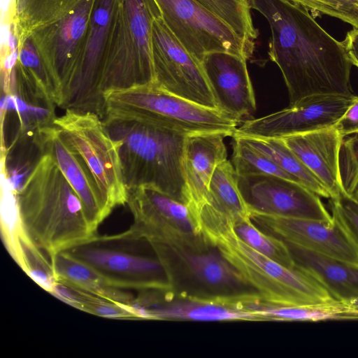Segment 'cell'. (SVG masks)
I'll use <instances>...</instances> for the list:
<instances>
[{
	"label": "cell",
	"mask_w": 358,
	"mask_h": 358,
	"mask_svg": "<svg viewBox=\"0 0 358 358\" xmlns=\"http://www.w3.org/2000/svg\"><path fill=\"white\" fill-rule=\"evenodd\" d=\"M268 21V56L280 69L289 103L309 95L354 96L352 63L343 41L327 32L308 10L289 0H249Z\"/></svg>",
	"instance_id": "obj_1"
},
{
	"label": "cell",
	"mask_w": 358,
	"mask_h": 358,
	"mask_svg": "<svg viewBox=\"0 0 358 358\" xmlns=\"http://www.w3.org/2000/svg\"><path fill=\"white\" fill-rule=\"evenodd\" d=\"M20 224L50 259L95 234L83 203L58 166L41 154L16 192Z\"/></svg>",
	"instance_id": "obj_2"
},
{
	"label": "cell",
	"mask_w": 358,
	"mask_h": 358,
	"mask_svg": "<svg viewBox=\"0 0 358 358\" xmlns=\"http://www.w3.org/2000/svg\"><path fill=\"white\" fill-rule=\"evenodd\" d=\"M199 229L207 243L218 250L263 300L284 306L330 303L335 299L301 268H287L257 251L237 234L234 222L215 213L201 214Z\"/></svg>",
	"instance_id": "obj_3"
},
{
	"label": "cell",
	"mask_w": 358,
	"mask_h": 358,
	"mask_svg": "<svg viewBox=\"0 0 358 358\" xmlns=\"http://www.w3.org/2000/svg\"><path fill=\"white\" fill-rule=\"evenodd\" d=\"M102 120L112 138L120 143L127 190L152 187L187 204L182 160L188 134L133 118L105 116Z\"/></svg>",
	"instance_id": "obj_4"
},
{
	"label": "cell",
	"mask_w": 358,
	"mask_h": 358,
	"mask_svg": "<svg viewBox=\"0 0 358 358\" xmlns=\"http://www.w3.org/2000/svg\"><path fill=\"white\" fill-rule=\"evenodd\" d=\"M93 269L108 285L138 291L171 290L151 243L130 227L114 235H92L65 250Z\"/></svg>",
	"instance_id": "obj_5"
},
{
	"label": "cell",
	"mask_w": 358,
	"mask_h": 358,
	"mask_svg": "<svg viewBox=\"0 0 358 358\" xmlns=\"http://www.w3.org/2000/svg\"><path fill=\"white\" fill-rule=\"evenodd\" d=\"M103 98L105 116L144 120L185 134L217 132L233 136L239 123L154 83L108 92Z\"/></svg>",
	"instance_id": "obj_6"
},
{
	"label": "cell",
	"mask_w": 358,
	"mask_h": 358,
	"mask_svg": "<svg viewBox=\"0 0 358 358\" xmlns=\"http://www.w3.org/2000/svg\"><path fill=\"white\" fill-rule=\"evenodd\" d=\"M92 173L104 199L113 210L125 205L127 189L119 154L120 143L110 136L102 119L92 112L66 109L53 120Z\"/></svg>",
	"instance_id": "obj_7"
},
{
	"label": "cell",
	"mask_w": 358,
	"mask_h": 358,
	"mask_svg": "<svg viewBox=\"0 0 358 358\" xmlns=\"http://www.w3.org/2000/svg\"><path fill=\"white\" fill-rule=\"evenodd\" d=\"M131 226L150 241L171 247L205 250L211 246L200 232L188 206L148 186L127 190Z\"/></svg>",
	"instance_id": "obj_8"
},
{
	"label": "cell",
	"mask_w": 358,
	"mask_h": 358,
	"mask_svg": "<svg viewBox=\"0 0 358 358\" xmlns=\"http://www.w3.org/2000/svg\"><path fill=\"white\" fill-rule=\"evenodd\" d=\"M120 0H94L81 52L62 108L105 116L100 84Z\"/></svg>",
	"instance_id": "obj_9"
},
{
	"label": "cell",
	"mask_w": 358,
	"mask_h": 358,
	"mask_svg": "<svg viewBox=\"0 0 358 358\" xmlns=\"http://www.w3.org/2000/svg\"><path fill=\"white\" fill-rule=\"evenodd\" d=\"M162 17L182 46L202 62L205 55L224 52L249 59L255 49L224 20L194 0H155Z\"/></svg>",
	"instance_id": "obj_10"
},
{
	"label": "cell",
	"mask_w": 358,
	"mask_h": 358,
	"mask_svg": "<svg viewBox=\"0 0 358 358\" xmlns=\"http://www.w3.org/2000/svg\"><path fill=\"white\" fill-rule=\"evenodd\" d=\"M152 56L155 85L200 106L218 110L202 64L182 46L162 15L152 22Z\"/></svg>",
	"instance_id": "obj_11"
},
{
	"label": "cell",
	"mask_w": 358,
	"mask_h": 358,
	"mask_svg": "<svg viewBox=\"0 0 358 358\" xmlns=\"http://www.w3.org/2000/svg\"><path fill=\"white\" fill-rule=\"evenodd\" d=\"M94 0H82L68 15L31 34L50 75L53 101L62 108L87 32Z\"/></svg>",
	"instance_id": "obj_12"
},
{
	"label": "cell",
	"mask_w": 358,
	"mask_h": 358,
	"mask_svg": "<svg viewBox=\"0 0 358 358\" xmlns=\"http://www.w3.org/2000/svg\"><path fill=\"white\" fill-rule=\"evenodd\" d=\"M173 289L182 280L193 285L196 296L231 295L246 292L249 286L218 252L171 247L150 241Z\"/></svg>",
	"instance_id": "obj_13"
},
{
	"label": "cell",
	"mask_w": 358,
	"mask_h": 358,
	"mask_svg": "<svg viewBox=\"0 0 358 358\" xmlns=\"http://www.w3.org/2000/svg\"><path fill=\"white\" fill-rule=\"evenodd\" d=\"M355 96L317 94L305 96L280 111L249 120L234 134L280 138L334 127L352 103Z\"/></svg>",
	"instance_id": "obj_14"
},
{
	"label": "cell",
	"mask_w": 358,
	"mask_h": 358,
	"mask_svg": "<svg viewBox=\"0 0 358 358\" xmlns=\"http://www.w3.org/2000/svg\"><path fill=\"white\" fill-rule=\"evenodd\" d=\"M238 185L250 210L264 213L332 221L319 196L303 185L271 175L238 176Z\"/></svg>",
	"instance_id": "obj_15"
},
{
	"label": "cell",
	"mask_w": 358,
	"mask_h": 358,
	"mask_svg": "<svg viewBox=\"0 0 358 358\" xmlns=\"http://www.w3.org/2000/svg\"><path fill=\"white\" fill-rule=\"evenodd\" d=\"M250 220L284 242L358 265V252L332 221L280 216L250 210Z\"/></svg>",
	"instance_id": "obj_16"
},
{
	"label": "cell",
	"mask_w": 358,
	"mask_h": 358,
	"mask_svg": "<svg viewBox=\"0 0 358 358\" xmlns=\"http://www.w3.org/2000/svg\"><path fill=\"white\" fill-rule=\"evenodd\" d=\"M34 145L41 155H50L80 197L87 220L96 232L113 209L104 199L87 164L53 124L38 127Z\"/></svg>",
	"instance_id": "obj_17"
},
{
	"label": "cell",
	"mask_w": 358,
	"mask_h": 358,
	"mask_svg": "<svg viewBox=\"0 0 358 358\" xmlns=\"http://www.w3.org/2000/svg\"><path fill=\"white\" fill-rule=\"evenodd\" d=\"M246 61L234 54L214 52L206 54L201 62L218 110L238 122L256 109Z\"/></svg>",
	"instance_id": "obj_18"
},
{
	"label": "cell",
	"mask_w": 358,
	"mask_h": 358,
	"mask_svg": "<svg viewBox=\"0 0 358 358\" xmlns=\"http://www.w3.org/2000/svg\"><path fill=\"white\" fill-rule=\"evenodd\" d=\"M225 136L221 133H196L186 136L182 160L188 196L187 206L194 215L205 201L217 166L227 159Z\"/></svg>",
	"instance_id": "obj_19"
},
{
	"label": "cell",
	"mask_w": 358,
	"mask_h": 358,
	"mask_svg": "<svg viewBox=\"0 0 358 358\" xmlns=\"http://www.w3.org/2000/svg\"><path fill=\"white\" fill-rule=\"evenodd\" d=\"M343 138L334 127L282 138L287 146L321 181L330 193L331 199L344 191L338 166Z\"/></svg>",
	"instance_id": "obj_20"
},
{
	"label": "cell",
	"mask_w": 358,
	"mask_h": 358,
	"mask_svg": "<svg viewBox=\"0 0 358 358\" xmlns=\"http://www.w3.org/2000/svg\"><path fill=\"white\" fill-rule=\"evenodd\" d=\"M296 266L320 282L337 301L358 298V265L310 252L286 243Z\"/></svg>",
	"instance_id": "obj_21"
},
{
	"label": "cell",
	"mask_w": 358,
	"mask_h": 358,
	"mask_svg": "<svg viewBox=\"0 0 358 358\" xmlns=\"http://www.w3.org/2000/svg\"><path fill=\"white\" fill-rule=\"evenodd\" d=\"M245 308L262 321L358 320V315L345 302L337 300L322 304L284 306L266 301L258 293L253 292L246 299Z\"/></svg>",
	"instance_id": "obj_22"
},
{
	"label": "cell",
	"mask_w": 358,
	"mask_h": 358,
	"mask_svg": "<svg viewBox=\"0 0 358 358\" xmlns=\"http://www.w3.org/2000/svg\"><path fill=\"white\" fill-rule=\"evenodd\" d=\"M50 263L57 282L120 304L131 305L134 297L131 293L107 285L93 269L64 251L53 256Z\"/></svg>",
	"instance_id": "obj_23"
},
{
	"label": "cell",
	"mask_w": 358,
	"mask_h": 358,
	"mask_svg": "<svg viewBox=\"0 0 358 358\" xmlns=\"http://www.w3.org/2000/svg\"><path fill=\"white\" fill-rule=\"evenodd\" d=\"M7 248L24 272L37 284L51 292L57 280L52 264L23 230L18 220L2 225Z\"/></svg>",
	"instance_id": "obj_24"
},
{
	"label": "cell",
	"mask_w": 358,
	"mask_h": 358,
	"mask_svg": "<svg viewBox=\"0 0 358 358\" xmlns=\"http://www.w3.org/2000/svg\"><path fill=\"white\" fill-rule=\"evenodd\" d=\"M202 206L226 216L235 224L250 219L249 207L238 187V175L227 159L215 169L200 208Z\"/></svg>",
	"instance_id": "obj_25"
},
{
	"label": "cell",
	"mask_w": 358,
	"mask_h": 358,
	"mask_svg": "<svg viewBox=\"0 0 358 358\" xmlns=\"http://www.w3.org/2000/svg\"><path fill=\"white\" fill-rule=\"evenodd\" d=\"M243 137L250 145L271 158L297 182L306 187L320 196L331 199L330 193L321 181L287 146L282 139Z\"/></svg>",
	"instance_id": "obj_26"
},
{
	"label": "cell",
	"mask_w": 358,
	"mask_h": 358,
	"mask_svg": "<svg viewBox=\"0 0 358 358\" xmlns=\"http://www.w3.org/2000/svg\"><path fill=\"white\" fill-rule=\"evenodd\" d=\"M82 0H16L15 22L20 39L54 23L71 12Z\"/></svg>",
	"instance_id": "obj_27"
},
{
	"label": "cell",
	"mask_w": 358,
	"mask_h": 358,
	"mask_svg": "<svg viewBox=\"0 0 358 358\" xmlns=\"http://www.w3.org/2000/svg\"><path fill=\"white\" fill-rule=\"evenodd\" d=\"M50 293L76 308L97 316L138 320L131 306L120 304L57 281Z\"/></svg>",
	"instance_id": "obj_28"
},
{
	"label": "cell",
	"mask_w": 358,
	"mask_h": 358,
	"mask_svg": "<svg viewBox=\"0 0 358 358\" xmlns=\"http://www.w3.org/2000/svg\"><path fill=\"white\" fill-rule=\"evenodd\" d=\"M229 24L236 34L255 49L258 31L255 28L249 0H194Z\"/></svg>",
	"instance_id": "obj_29"
},
{
	"label": "cell",
	"mask_w": 358,
	"mask_h": 358,
	"mask_svg": "<svg viewBox=\"0 0 358 358\" xmlns=\"http://www.w3.org/2000/svg\"><path fill=\"white\" fill-rule=\"evenodd\" d=\"M232 137L233 166L238 176L271 175L296 182L271 158L250 145L243 136L234 134Z\"/></svg>",
	"instance_id": "obj_30"
},
{
	"label": "cell",
	"mask_w": 358,
	"mask_h": 358,
	"mask_svg": "<svg viewBox=\"0 0 358 358\" xmlns=\"http://www.w3.org/2000/svg\"><path fill=\"white\" fill-rule=\"evenodd\" d=\"M234 228L239 237L257 251L287 268L295 266L286 243L273 235L263 232L250 219L236 222Z\"/></svg>",
	"instance_id": "obj_31"
},
{
	"label": "cell",
	"mask_w": 358,
	"mask_h": 358,
	"mask_svg": "<svg viewBox=\"0 0 358 358\" xmlns=\"http://www.w3.org/2000/svg\"><path fill=\"white\" fill-rule=\"evenodd\" d=\"M17 64L43 95L55 103L50 75L30 35L20 39Z\"/></svg>",
	"instance_id": "obj_32"
},
{
	"label": "cell",
	"mask_w": 358,
	"mask_h": 358,
	"mask_svg": "<svg viewBox=\"0 0 358 358\" xmlns=\"http://www.w3.org/2000/svg\"><path fill=\"white\" fill-rule=\"evenodd\" d=\"M330 200L334 222L358 252V200L345 191Z\"/></svg>",
	"instance_id": "obj_33"
},
{
	"label": "cell",
	"mask_w": 358,
	"mask_h": 358,
	"mask_svg": "<svg viewBox=\"0 0 358 358\" xmlns=\"http://www.w3.org/2000/svg\"><path fill=\"white\" fill-rule=\"evenodd\" d=\"M338 166L343 189L352 195L358 186V133L343 137Z\"/></svg>",
	"instance_id": "obj_34"
},
{
	"label": "cell",
	"mask_w": 358,
	"mask_h": 358,
	"mask_svg": "<svg viewBox=\"0 0 358 358\" xmlns=\"http://www.w3.org/2000/svg\"><path fill=\"white\" fill-rule=\"evenodd\" d=\"M317 14L327 15L358 28V0H289Z\"/></svg>",
	"instance_id": "obj_35"
},
{
	"label": "cell",
	"mask_w": 358,
	"mask_h": 358,
	"mask_svg": "<svg viewBox=\"0 0 358 358\" xmlns=\"http://www.w3.org/2000/svg\"><path fill=\"white\" fill-rule=\"evenodd\" d=\"M343 136L358 133V96L334 127Z\"/></svg>",
	"instance_id": "obj_36"
},
{
	"label": "cell",
	"mask_w": 358,
	"mask_h": 358,
	"mask_svg": "<svg viewBox=\"0 0 358 358\" xmlns=\"http://www.w3.org/2000/svg\"><path fill=\"white\" fill-rule=\"evenodd\" d=\"M343 43L352 64L358 68V28L349 31Z\"/></svg>",
	"instance_id": "obj_37"
},
{
	"label": "cell",
	"mask_w": 358,
	"mask_h": 358,
	"mask_svg": "<svg viewBox=\"0 0 358 358\" xmlns=\"http://www.w3.org/2000/svg\"><path fill=\"white\" fill-rule=\"evenodd\" d=\"M345 303L358 315V298L345 301Z\"/></svg>",
	"instance_id": "obj_38"
},
{
	"label": "cell",
	"mask_w": 358,
	"mask_h": 358,
	"mask_svg": "<svg viewBox=\"0 0 358 358\" xmlns=\"http://www.w3.org/2000/svg\"><path fill=\"white\" fill-rule=\"evenodd\" d=\"M357 200H358V186L357 187L356 189L355 190L352 195Z\"/></svg>",
	"instance_id": "obj_39"
}]
</instances>
